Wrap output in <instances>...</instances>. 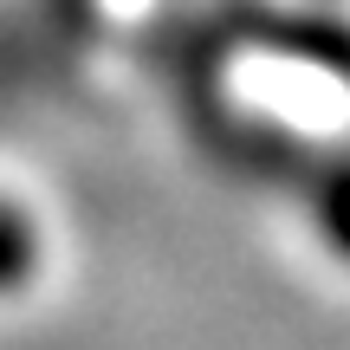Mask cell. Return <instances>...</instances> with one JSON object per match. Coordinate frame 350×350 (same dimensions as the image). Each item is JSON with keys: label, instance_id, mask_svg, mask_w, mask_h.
<instances>
[{"label": "cell", "instance_id": "obj_1", "mask_svg": "<svg viewBox=\"0 0 350 350\" xmlns=\"http://www.w3.org/2000/svg\"><path fill=\"white\" fill-rule=\"evenodd\" d=\"M208 39H214V46H273V52L331 65V72L350 78V26H338V20H299V13H266V7H227V13H214Z\"/></svg>", "mask_w": 350, "mask_h": 350}, {"label": "cell", "instance_id": "obj_2", "mask_svg": "<svg viewBox=\"0 0 350 350\" xmlns=\"http://www.w3.org/2000/svg\"><path fill=\"white\" fill-rule=\"evenodd\" d=\"M292 195L305 201L318 240H325L338 260H350V156H312L305 175L292 182Z\"/></svg>", "mask_w": 350, "mask_h": 350}, {"label": "cell", "instance_id": "obj_3", "mask_svg": "<svg viewBox=\"0 0 350 350\" xmlns=\"http://www.w3.org/2000/svg\"><path fill=\"white\" fill-rule=\"evenodd\" d=\"M33 273H39V227H33L26 208L0 201V299L20 292Z\"/></svg>", "mask_w": 350, "mask_h": 350}]
</instances>
